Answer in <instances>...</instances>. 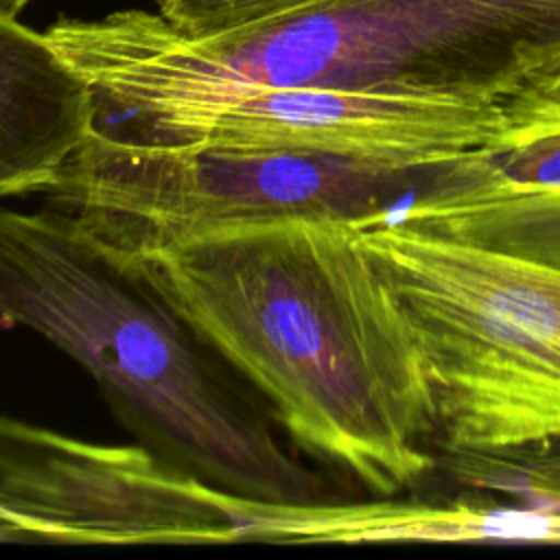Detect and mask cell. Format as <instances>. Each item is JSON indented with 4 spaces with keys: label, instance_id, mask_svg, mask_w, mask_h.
Instances as JSON below:
<instances>
[{
    "label": "cell",
    "instance_id": "obj_1",
    "mask_svg": "<svg viewBox=\"0 0 560 560\" xmlns=\"http://www.w3.org/2000/svg\"><path fill=\"white\" fill-rule=\"evenodd\" d=\"M267 400L291 440L372 497L440 468L409 324L354 221L298 219L120 260Z\"/></svg>",
    "mask_w": 560,
    "mask_h": 560
},
{
    "label": "cell",
    "instance_id": "obj_2",
    "mask_svg": "<svg viewBox=\"0 0 560 560\" xmlns=\"http://www.w3.org/2000/svg\"><path fill=\"white\" fill-rule=\"evenodd\" d=\"M0 317L57 346L147 448L184 470L273 503L332 499L243 378L68 212L0 208Z\"/></svg>",
    "mask_w": 560,
    "mask_h": 560
},
{
    "label": "cell",
    "instance_id": "obj_3",
    "mask_svg": "<svg viewBox=\"0 0 560 560\" xmlns=\"http://www.w3.org/2000/svg\"><path fill=\"white\" fill-rule=\"evenodd\" d=\"M354 225L420 352L438 455L560 442V267L385 212Z\"/></svg>",
    "mask_w": 560,
    "mask_h": 560
},
{
    "label": "cell",
    "instance_id": "obj_4",
    "mask_svg": "<svg viewBox=\"0 0 560 560\" xmlns=\"http://www.w3.org/2000/svg\"><path fill=\"white\" fill-rule=\"evenodd\" d=\"M422 171L300 151L149 142L98 127L44 192L114 258L298 219L363 221Z\"/></svg>",
    "mask_w": 560,
    "mask_h": 560
},
{
    "label": "cell",
    "instance_id": "obj_5",
    "mask_svg": "<svg viewBox=\"0 0 560 560\" xmlns=\"http://www.w3.org/2000/svg\"><path fill=\"white\" fill-rule=\"evenodd\" d=\"M326 501L234 494L144 444H98L0 416V527L13 538L324 542Z\"/></svg>",
    "mask_w": 560,
    "mask_h": 560
},
{
    "label": "cell",
    "instance_id": "obj_6",
    "mask_svg": "<svg viewBox=\"0 0 560 560\" xmlns=\"http://www.w3.org/2000/svg\"><path fill=\"white\" fill-rule=\"evenodd\" d=\"M512 98V96H510ZM510 98L337 88H234L160 103L120 118L149 142L300 151L427 171L483 144Z\"/></svg>",
    "mask_w": 560,
    "mask_h": 560
},
{
    "label": "cell",
    "instance_id": "obj_7",
    "mask_svg": "<svg viewBox=\"0 0 560 560\" xmlns=\"http://www.w3.org/2000/svg\"><path fill=\"white\" fill-rule=\"evenodd\" d=\"M413 230L560 267V103L521 90L503 127L422 171L394 208Z\"/></svg>",
    "mask_w": 560,
    "mask_h": 560
},
{
    "label": "cell",
    "instance_id": "obj_8",
    "mask_svg": "<svg viewBox=\"0 0 560 560\" xmlns=\"http://www.w3.org/2000/svg\"><path fill=\"white\" fill-rule=\"evenodd\" d=\"M96 129L85 77L46 33L0 13V197L46 192Z\"/></svg>",
    "mask_w": 560,
    "mask_h": 560
},
{
    "label": "cell",
    "instance_id": "obj_9",
    "mask_svg": "<svg viewBox=\"0 0 560 560\" xmlns=\"http://www.w3.org/2000/svg\"><path fill=\"white\" fill-rule=\"evenodd\" d=\"M440 468L466 490L501 494L534 512L560 516V442L490 453H440Z\"/></svg>",
    "mask_w": 560,
    "mask_h": 560
},
{
    "label": "cell",
    "instance_id": "obj_10",
    "mask_svg": "<svg viewBox=\"0 0 560 560\" xmlns=\"http://www.w3.org/2000/svg\"><path fill=\"white\" fill-rule=\"evenodd\" d=\"M317 0H155L158 13L186 35H203L247 24Z\"/></svg>",
    "mask_w": 560,
    "mask_h": 560
},
{
    "label": "cell",
    "instance_id": "obj_11",
    "mask_svg": "<svg viewBox=\"0 0 560 560\" xmlns=\"http://www.w3.org/2000/svg\"><path fill=\"white\" fill-rule=\"evenodd\" d=\"M525 90L560 103V50L529 77Z\"/></svg>",
    "mask_w": 560,
    "mask_h": 560
},
{
    "label": "cell",
    "instance_id": "obj_12",
    "mask_svg": "<svg viewBox=\"0 0 560 560\" xmlns=\"http://www.w3.org/2000/svg\"><path fill=\"white\" fill-rule=\"evenodd\" d=\"M33 0H0V13L18 18L22 9H26Z\"/></svg>",
    "mask_w": 560,
    "mask_h": 560
},
{
    "label": "cell",
    "instance_id": "obj_13",
    "mask_svg": "<svg viewBox=\"0 0 560 560\" xmlns=\"http://www.w3.org/2000/svg\"><path fill=\"white\" fill-rule=\"evenodd\" d=\"M7 538H13L4 527H0V540H7Z\"/></svg>",
    "mask_w": 560,
    "mask_h": 560
}]
</instances>
